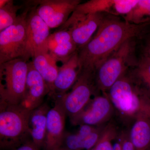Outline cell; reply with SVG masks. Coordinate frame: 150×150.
I'll list each match as a JSON object with an SVG mask.
<instances>
[{
	"instance_id": "1",
	"label": "cell",
	"mask_w": 150,
	"mask_h": 150,
	"mask_svg": "<svg viewBox=\"0 0 150 150\" xmlns=\"http://www.w3.org/2000/svg\"><path fill=\"white\" fill-rule=\"evenodd\" d=\"M150 23L131 24L105 18L96 35L79 52L81 70H96L126 40L141 35Z\"/></svg>"
},
{
	"instance_id": "2",
	"label": "cell",
	"mask_w": 150,
	"mask_h": 150,
	"mask_svg": "<svg viewBox=\"0 0 150 150\" xmlns=\"http://www.w3.org/2000/svg\"><path fill=\"white\" fill-rule=\"evenodd\" d=\"M121 120L132 124L137 118L150 116V98L134 83L127 73L106 93Z\"/></svg>"
},
{
	"instance_id": "3",
	"label": "cell",
	"mask_w": 150,
	"mask_h": 150,
	"mask_svg": "<svg viewBox=\"0 0 150 150\" xmlns=\"http://www.w3.org/2000/svg\"><path fill=\"white\" fill-rule=\"evenodd\" d=\"M0 146L12 150L30 136L28 121L30 110L21 105L0 103Z\"/></svg>"
},
{
	"instance_id": "4",
	"label": "cell",
	"mask_w": 150,
	"mask_h": 150,
	"mask_svg": "<svg viewBox=\"0 0 150 150\" xmlns=\"http://www.w3.org/2000/svg\"><path fill=\"white\" fill-rule=\"evenodd\" d=\"M134 38L126 40L96 71L97 87L102 93H107L112 86L137 63Z\"/></svg>"
},
{
	"instance_id": "5",
	"label": "cell",
	"mask_w": 150,
	"mask_h": 150,
	"mask_svg": "<svg viewBox=\"0 0 150 150\" xmlns=\"http://www.w3.org/2000/svg\"><path fill=\"white\" fill-rule=\"evenodd\" d=\"M28 62L22 58L11 60L0 64L1 101L11 105L21 103L26 87Z\"/></svg>"
},
{
	"instance_id": "6",
	"label": "cell",
	"mask_w": 150,
	"mask_h": 150,
	"mask_svg": "<svg viewBox=\"0 0 150 150\" xmlns=\"http://www.w3.org/2000/svg\"><path fill=\"white\" fill-rule=\"evenodd\" d=\"M98 89L95 80V72L82 70L69 92H67L55 101H57L70 118L82 111L91 100L92 96Z\"/></svg>"
},
{
	"instance_id": "7",
	"label": "cell",
	"mask_w": 150,
	"mask_h": 150,
	"mask_svg": "<svg viewBox=\"0 0 150 150\" xmlns=\"http://www.w3.org/2000/svg\"><path fill=\"white\" fill-rule=\"evenodd\" d=\"M30 5L18 16L11 26L0 32V64L23 59L26 48V19Z\"/></svg>"
},
{
	"instance_id": "8",
	"label": "cell",
	"mask_w": 150,
	"mask_h": 150,
	"mask_svg": "<svg viewBox=\"0 0 150 150\" xmlns=\"http://www.w3.org/2000/svg\"><path fill=\"white\" fill-rule=\"evenodd\" d=\"M30 7L26 19V48L23 59L28 62L30 58L42 52H48V40L50 28L38 15L36 5Z\"/></svg>"
},
{
	"instance_id": "9",
	"label": "cell",
	"mask_w": 150,
	"mask_h": 150,
	"mask_svg": "<svg viewBox=\"0 0 150 150\" xmlns=\"http://www.w3.org/2000/svg\"><path fill=\"white\" fill-rule=\"evenodd\" d=\"M137 0H90L77 6L67 22L63 25L68 28L76 20L87 15L107 13L125 16L137 4Z\"/></svg>"
},
{
	"instance_id": "10",
	"label": "cell",
	"mask_w": 150,
	"mask_h": 150,
	"mask_svg": "<svg viewBox=\"0 0 150 150\" xmlns=\"http://www.w3.org/2000/svg\"><path fill=\"white\" fill-rule=\"evenodd\" d=\"M115 112L114 107L106 93L96 95L77 115L70 118L73 125L104 126Z\"/></svg>"
},
{
	"instance_id": "11",
	"label": "cell",
	"mask_w": 150,
	"mask_h": 150,
	"mask_svg": "<svg viewBox=\"0 0 150 150\" xmlns=\"http://www.w3.org/2000/svg\"><path fill=\"white\" fill-rule=\"evenodd\" d=\"M34 2L38 15L50 28L64 25L81 2L80 0H40Z\"/></svg>"
},
{
	"instance_id": "12",
	"label": "cell",
	"mask_w": 150,
	"mask_h": 150,
	"mask_svg": "<svg viewBox=\"0 0 150 150\" xmlns=\"http://www.w3.org/2000/svg\"><path fill=\"white\" fill-rule=\"evenodd\" d=\"M50 92L46 81L35 69L32 62H29L26 91L20 105L30 111L34 110L43 104L44 97Z\"/></svg>"
},
{
	"instance_id": "13",
	"label": "cell",
	"mask_w": 150,
	"mask_h": 150,
	"mask_svg": "<svg viewBox=\"0 0 150 150\" xmlns=\"http://www.w3.org/2000/svg\"><path fill=\"white\" fill-rule=\"evenodd\" d=\"M67 114L57 101L50 108L47 115L44 150H57L62 146L65 133L64 128Z\"/></svg>"
},
{
	"instance_id": "14",
	"label": "cell",
	"mask_w": 150,
	"mask_h": 150,
	"mask_svg": "<svg viewBox=\"0 0 150 150\" xmlns=\"http://www.w3.org/2000/svg\"><path fill=\"white\" fill-rule=\"evenodd\" d=\"M81 71L78 51L59 67L53 91L49 95L56 100L67 93L76 83Z\"/></svg>"
},
{
	"instance_id": "15",
	"label": "cell",
	"mask_w": 150,
	"mask_h": 150,
	"mask_svg": "<svg viewBox=\"0 0 150 150\" xmlns=\"http://www.w3.org/2000/svg\"><path fill=\"white\" fill-rule=\"evenodd\" d=\"M105 17L103 13L87 15L76 20L68 29L78 50L85 46L91 40Z\"/></svg>"
},
{
	"instance_id": "16",
	"label": "cell",
	"mask_w": 150,
	"mask_h": 150,
	"mask_svg": "<svg viewBox=\"0 0 150 150\" xmlns=\"http://www.w3.org/2000/svg\"><path fill=\"white\" fill-rule=\"evenodd\" d=\"M48 52L58 62L64 64L78 51L69 30H59L48 38Z\"/></svg>"
},
{
	"instance_id": "17",
	"label": "cell",
	"mask_w": 150,
	"mask_h": 150,
	"mask_svg": "<svg viewBox=\"0 0 150 150\" xmlns=\"http://www.w3.org/2000/svg\"><path fill=\"white\" fill-rule=\"evenodd\" d=\"M50 107L47 103L43 104L30 111L28 130L31 139L40 149L43 148L46 138L47 115Z\"/></svg>"
},
{
	"instance_id": "18",
	"label": "cell",
	"mask_w": 150,
	"mask_h": 150,
	"mask_svg": "<svg viewBox=\"0 0 150 150\" xmlns=\"http://www.w3.org/2000/svg\"><path fill=\"white\" fill-rule=\"evenodd\" d=\"M33 58V66L49 87V95L53 91L54 81L59 71V67L57 66V62L48 52L39 53Z\"/></svg>"
},
{
	"instance_id": "19",
	"label": "cell",
	"mask_w": 150,
	"mask_h": 150,
	"mask_svg": "<svg viewBox=\"0 0 150 150\" xmlns=\"http://www.w3.org/2000/svg\"><path fill=\"white\" fill-rule=\"evenodd\" d=\"M127 75L150 98V58L145 54L140 58Z\"/></svg>"
},
{
	"instance_id": "20",
	"label": "cell",
	"mask_w": 150,
	"mask_h": 150,
	"mask_svg": "<svg viewBox=\"0 0 150 150\" xmlns=\"http://www.w3.org/2000/svg\"><path fill=\"white\" fill-rule=\"evenodd\" d=\"M129 134L135 150H150V116L137 118Z\"/></svg>"
},
{
	"instance_id": "21",
	"label": "cell",
	"mask_w": 150,
	"mask_h": 150,
	"mask_svg": "<svg viewBox=\"0 0 150 150\" xmlns=\"http://www.w3.org/2000/svg\"><path fill=\"white\" fill-rule=\"evenodd\" d=\"M123 18L125 21L131 24L150 23V0H138L134 8Z\"/></svg>"
},
{
	"instance_id": "22",
	"label": "cell",
	"mask_w": 150,
	"mask_h": 150,
	"mask_svg": "<svg viewBox=\"0 0 150 150\" xmlns=\"http://www.w3.org/2000/svg\"><path fill=\"white\" fill-rule=\"evenodd\" d=\"M119 133L114 124L109 123L105 126L101 137L92 150H112L113 142Z\"/></svg>"
},
{
	"instance_id": "23",
	"label": "cell",
	"mask_w": 150,
	"mask_h": 150,
	"mask_svg": "<svg viewBox=\"0 0 150 150\" xmlns=\"http://www.w3.org/2000/svg\"><path fill=\"white\" fill-rule=\"evenodd\" d=\"M22 6L16 5L13 1L10 0L6 6L0 8V32L11 26L16 22L18 11Z\"/></svg>"
},
{
	"instance_id": "24",
	"label": "cell",
	"mask_w": 150,
	"mask_h": 150,
	"mask_svg": "<svg viewBox=\"0 0 150 150\" xmlns=\"http://www.w3.org/2000/svg\"><path fill=\"white\" fill-rule=\"evenodd\" d=\"M121 150H135L129 136V131H122L119 134Z\"/></svg>"
},
{
	"instance_id": "25",
	"label": "cell",
	"mask_w": 150,
	"mask_h": 150,
	"mask_svg": "<svg viewBox=\"0 0 150 150\" xmlns=\"http://www.w3.org/2000/svg\"><path fill=\"white\" fill-rule=\"evenodd\" d=\"M32 139L26 140L20 145L11 150H40Z\"/></svg>"
},
{
	"instance_id": "26",
	"label": "cell",
	"mask_w": 150,
	"mask_h": 150,
	"mask_svg": "<svg viewBox=\"0 0 150 150\" xmlns=\"http://www.w3.org/2000/svg\"><path fill=\"white\" fill-rule=\"evenodd\" d=\"M144 54L150 58V37L146 41L144 48Z\"/></svg>"
},
{
	"instance_id": "27",
	"label": "cell",
	"mask_w": 150,
	"mask_h": 150,
	"mask_svg": "<svg viewBox=\"0 0 150 150\" xmlns=\"http://www.w3.org/2000/svg\"><path fill=\"white\" fill-rule=\"evenodd\" d=\"M112 150H121V142L119 135L113 144Z\"/></svg>"
},
{
	"instance_id": "28",
	"label": "cell",
	"mask_w": 150,
	"mask_h": 150,
	"mask_svg": "<svg viewBox=\"0 0 150 150\" xmlns=\"http://www.w3.org/2000/svg\"><path fill=\"white\" fill-rule=\"evenodd\" d=\"M10 0H0V8L6 6L9 2Z\"/></svg>"
},
{
	"instance_id": "29",
	"label": "cell",
	"mask_w": 150,
	"mask_h": 150,
	"mask_svg": "<svg viewBox=\"0 0 150 150\" xmlns=\"http://www.w3.org/2000/svg\"><path fill=\"white\" fill-rule=\"evenodd\" d=\"M57 150H66L63 149H58Z\"/></svg>"
}]
</instances>
